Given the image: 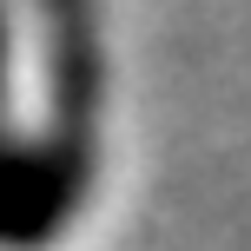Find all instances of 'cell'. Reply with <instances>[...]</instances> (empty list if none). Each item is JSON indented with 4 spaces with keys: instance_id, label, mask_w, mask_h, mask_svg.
I'll return each mask as SVG.
<instances>
[{
    "instance_id": "1",
    "label": "cell",
    "mask_w": 251,
    "mask_h": 251,
    "mask_svg": "<svg viewBox=\"0 0 251 251\" xmlns=\"http://www.w3.org/2000/svg\"><path fill=\"white\" fill-rule=\"evenodd\" d=\"M93 185V139L60 132L40 146H0V245L33 251L66 231Z\"/></svg>"
},
{
    "instance_id": "2",
    "label": "cell",
    "mask_w": 251,
    "mask_h": 251,
    "mask_svg": "<svg viewBox=\"0 0 251 251\" xmlns=\"http://www.w3.org/2000/svg\"><path fill=\"white\" fill-rule=\"evenodd\" d=\"M0 106H7V26H0Z\"/></svg>"
}]
</instances>
